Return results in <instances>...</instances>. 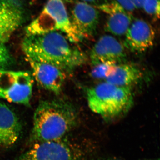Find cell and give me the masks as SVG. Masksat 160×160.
I'll use <instances>...</instances> for the list:
<instances>
[{
  "label": "cell",
  "mask_w": 160,
  "mask_h": 160,
  "mask_svg": "<svg viewBox=\"0 0 160 160\" xmlns=\"http://www.w3.org/2000/svg\"><path fill=\"white\" fill-rule=\"evenodd\" d=\"M143 72L140 68L133 64H118L114 72L105 82L115 86L131 87L142 78Z\"/></svg>",
  "instance_id": "14"
},
{
  "label": "cell",
  "mask_w": 160,
  "mask_h": 160,
  "mask_svg": "<svg viewBox=\"0 0 160 160\" xmlns=\"http://www.w3.org/2000/svg\"><path fill=\"white\" fill-rule=\"evenodd\" d=\"M78 149L63 139L34 143L14 160H80Z\"/></svg>",
  "instance_id": "6"
},
{
  "label": "cell",
  "mask_w": 160,
  "mask_h": 160,
  "mask_svg": "<svg viewBox=\"0 0 160 160\" xmlns=\"http://www.w3.org/2000/svg\"><path fill=\"white\" fill-rule=\"evenodd\" d=\"M160 0H144L142 8L147 14L156 19L160 18Z\"/></svg>",
  "instance_id": "16"
},
{
  "label": "cell",
  "mask_w": 160,
  "mask_h": 160,
  "mask_svg": "<svg viewBox=\"0 0 160 160\" xmlns=\"http://www.w3.org/2000/svg\"><path fill=\"white\" fill-rule=\"evenodd\" d=\"M89 109L104 118L115 117L128 111L133 104L131 87H122L105 82L88 89Z\"/></svg>",
  "instance_id": "3"
},
{
  "label": "cell",
  "mask_w": 160,
  "mask_h": 160,
  "mask_svg": "<svg viewBox=\"0 0 160 160\" xmlns=\"http://www.w3.org/2000/svg\"><path fill=\"white\" fill-rule=\"evenodd\" d=\"M77 120L76 109L68 101H42L35 111L30 141L34 144L62 139Z\"/></svg>",
  "instance_id": "2"
},
{
  "label": "cell",
  "mask_w": 160,
  "mask_h": 160,
  "mask_svg": "<svg viewBox=\"0 0 160 160\" xmlns=\"http://www.w3.org/2000/svg\"><path fill=\"white\" fill-rule=\"evenodd\" d=\"M69 16L63 0H48L38 17L27 26L26 35L58 31L71 43L79 42L82 39L73 29Z\"/></svg>",
  "instance_id": "4"
},
{
  "label": "cell",
  "mask_w": 160,
  "mask_h": 160,
  "mask_svg": "<svg viewBox=\"0 0 160 160\" xmlns=\"http://www.w3.org/2000/svg\"><path fill=\"white\" fill-rule=\"evenodd\" d=\"M144 0H132L136 9H141Z\"/></svg>",
  "instance_id": "20"
},
{
  "label": "cell",
  "mask_w": 160,
  "mask_h": 160,
  "mask_svg": "<svg viewBox=\"0 0 160 160\" xmlns=\"http://www.w3.org/2000/svg\"><path fill=\"white\" fill-rule=\"evenodd\" d=\"M26 59L39 85L55 94H59L66 79L65 72L49 63L27 58Z\"/></svg>",
  "instance_id": "10"
},
{
  "label": "cell",
  "mask_w": 160,
  "mask_h": 160,
  "mask_svg": "<svg viewBox=\"0 0 160 160\" xmlns=\"http://www.w3.org/2000/svg\"><path fill=\"white\" fill-rule=\"evenodd\" d=\"M25 19V9L22 0H0V44L9 41Z\"/></svg>",
  "instance_id": "8"
},
{
  "label": "cell",
  "mask_w": 160,
  "mask_h": 160,
  "mask_svg": "<svg viewBox=\"0 0 160 160\" xmlns=\"http://www.w3.org/2000/svg\"><path fill=\"white\" fill-rule=\"evenodd\" d=\"M117 65L114 63L106 62L94 66L91 72L92 77L106 80L113 73Z\"/></svg>",
  "instance_id": "15"
},
{
  "label": "cell",
  "mask_w": 160,
  "mask_h": 160,
  "mask_svg": "<svg viewBox=\"0 0 160 160\" xmlns=\"http://www.w3.org/2000/svg\"><path fill=\"white\" fill-rule=\"evenodd\" d=\"M79 1L89 3L92 5L96 4L98 6L108 2L107 0H79Z\"/></svg>",
  "instance_id": "19"
},
{
  "label": "cell",
  "mask_w": 160,
  "mask_h": 160,
  "mask_svg": "<svg viewBox=\"0 0 160 160\" xmlns=\"http://www.w3.org/2000/svg\"><path fill=\"white\" fill-rule=\"evenodd\" d=\"M61 32L26 35L22 42L26 58L49 63L63 71L70 72L87 61L86 54L71 45Z\"/></svg>",
  "instance_id": "1"
},
{
  "label": "cell",
  "mask_w": 160,
  "mask_h": 160,
  "mask_svg": "<svg viewBox=\"0 0 160 160\" xmlns=\"http://www.w3.org/2000/svg\"><path fill=\"white\" fill-rule=\"evenodd\" d=\"M155 32L149 23L137 19L132 21L125 34L124 46L130 51L143 52L153 46Z\"/></svg>",
  "instance_id": "11"
},
{
  "label": "cell",
  "mask_w": 160,
  "mask_h": 160,
  "mask_svg": "<svg viewBox=\"0 0 160 160\" xmlns=\"http://www.w3.org/2000/svg\"><path fill=\"white\" fill-rule=\"evenodd\" d=\"M22 126L14 111L0 101V148L13 146L19 138Z\"/></svg>",
  "instance_id": "13"
},
{
  "label": "cell",
  "mask_w": 160,
  "mask_h": 160,
  "mask_svg": "<svg viewBox=\"0 0 160 160\" xmlns=\"http://www.w3.org/2000/svg\"><path fill=\"white\" fill-rule=\"evenodd\" d=\"M69 17L72 26L82 40L94 36L99 22L98 8L78 0L72 4Z\"/></svg>",
  "instance_id": "7"
},
{
  "label": "cell",
  "mask_w": 160,
  "mask_h": 160,
  "mask_svg": "<svg viewBox=\"0 0 160 160\" xmlns=\"http://www.w3.org/2000/svg\"><path fill=\"white\" fill-rule=\"evenodd\" d=\"M116 2L123 7L125 10L131 13L136 9L132 0H115Z\"/></svg>",
  "instance_id": "18"
},
{
  "label": "cell",
  "mask_w": 160,
  "mask_h": 160,
  "mask_svg": "<svg viewBox=\"0 0 160 160\" xmlns=\"http://www.w3.org/2000/svg\"><path fill=\"white\" fill-rule=\"evenodd\" d=\"M90 60L92 66L110 62L119 64L126 58L124 45L109 35L101 37L92 49Z\"/></svg>",
  "instance_id": "9"
},
{
  "label": "cell",
  "mask_w": 160,
  "mask_h": 160,
  "mask_svg": "<svg viewBox=\"0 0 160 160\" xmlns=\"http://www.w3.org/2000/svg\"><path fill=\"white\" fill-rule=\"evenodd\" d=\"M12 58L9 50L4 44H0V69L5 68L11 64Z\"/></svg>",
  "instance_id": "17"
},
{
  "label": "cell",
  "mask_w": 160,
  "mask_h": 160,
  "mask_svg": "<svg viewBox=\"0 0 160 160\" xmlns=\"http://www.w3.org/2000/svg\"><path fill=\"white\" fill-rule=\"evenodd\" d=\"M33 80L28 72L0 69V99L9 102L29 105Z\"/></svg>",
  "instance_id": "5"
},
{
  "label": "cell",
  "mask_w": 160,
  "mask_h": 160,
  "mask_svg": "<svg viewBox=\"0 0 160 160\" xmlns=\"http://www.w3.org/2000/svg\"><path fill=\"white\" fill-rule=\"evenodd\" d=\"M98 9L107 15L105 29L113 35H125L132 22L131 13L116 1L107 2L98 6Z\"/></svg>",
  "instance_id": "12"
}]
</instances>
